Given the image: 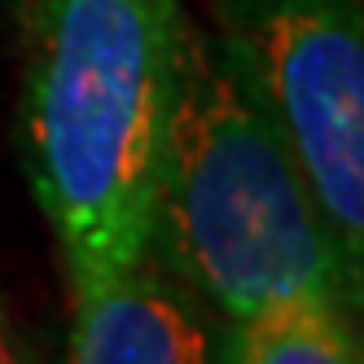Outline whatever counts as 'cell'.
<instances>
[{
    "label": "cell",
    "instance_id": "obj_1",
    "mask_svg": "<svg viewBox=\"0 0 364 364\" xmlns=\"http://www.w3.org/2000/svg\"><path fill=\"white\" fill-rule=\"evenodd\" d=\"M185 22L180 0H27L22 167L62 246L70 290L149 255Z\"/></svg>",
    "mask_w": 364,
    "mask_h": 364
},
{
    "label": "cell",
    "instance_id": "obj_6",
    "mask_svg": "<svg viewBox=\"0 0 364 364\" xmlns=\"http://www.w3.org/2000/svg\"><path fill=\"white\" fill-rule=\"evenodd\" d=\"M0 364H40L31 338L18 329V321H14V311H9L5 299H0Z\"/></svg>",
    "mask_w": 364,
    "mask_h": 364
},
{
    "label": "cell",
    "instance_id": "obj_2",
    "mask_svg": "<svg viewBox=\"0 0 364 364\" xmlns=\"http://www.w3.org/2000/svg\"><path fill=\"white\" fill-rule=\"evenodd\" d=\"M149 255L224 321L321 294L360 311L307 180L220 36L185 22L154 176Z\"/></svg>",
    "mask_w": 364,
    "mask_h": 364
},
{
    "label": "cell",
    "instance_id": "obj_5",
    "mask_svg": "<svg viewBox=\"0 0 364 364\" xmlns=\"http://www.w3.org/2000/svg\"><path fill=\"white\" fill-rule=\"evenodd\" d=\"M355 311L338 299L299 294L228 321V364H360Z\"/></svg>",
    "mask_w": 364,
    "mask_h": 364
},
{
    "label": "cell",
    "instance_id": "obj_3",
    "mask_svg": "<svg viewBox=\"0 0 364 364\" xmlns=\"http://www.w3.org/2000/svg\"><path fill=\"white\" fill-rule=\"evenodd\" d=\"M215 36L307 180L351 294L364 277V14L360 0H215Z\"/></svg>",
    "mask_w": 364,
    "mask_h": 364
},
{
    "label": "cell",
    "instance_id": "obj_4",
    "mask_svg": "<svg viewBox=\"0 0 364 364\" xmlns=\"http://www.w3.org/2000/svg\"><path fill=\"white\" fill-rule=\"evenodd\" d=\"M66 364H228V321L145 255L75 285Z\"/></svg>",
    "mask_w": 364,
    "mask_h": 364
}]
</instances>
